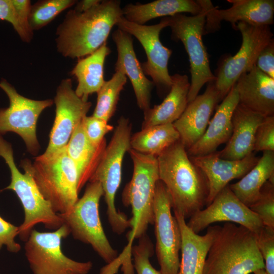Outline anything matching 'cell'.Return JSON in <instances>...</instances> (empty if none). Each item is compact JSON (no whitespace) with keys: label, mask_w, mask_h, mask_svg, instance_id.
Listing matches in <instances>:
<instances>
[{"label":"cell","mask_w":274,"mask_h":274,"mask_svg":"<svg viewBox=\"0 0 274 274\" xmlns=\"http://www.w3.org/2000/svg\"><path fill=\"white\" fill-rule=\"evenodd\" d=\"M122 16L119 0L101 1L83 12L70 10L56 29L58 52L72 59L92 54L106 43L112 28Z\"/></svg>","instance_id":"6da1fadb"},{"label":"cell","mask_w":274,"mask_h":274,"mask_svg":"<svg viewBox=\"0 0 274 274\" xmlns=\"http://www.w3.org/2000/svg\"><path fill=\"white\" fill-rule=\"evenodd\" d=\"M159 180L170 197L174 212L189 218L206 206L209 184L202 171L178 141L157 157Z\"/></svg>","instance_id":"7a4b0ae2"},{"label":"cell","mask_w":274,"mask_h":274,"mask_svg":"<svg viewBox=\"0 0 274 274\" xmlns=\"http://www.w3.org/2000/svg\"><path fill=\"white\" fill-rule=\"evenodd\" d=\"M133 163V174L122 193V201L130 206L132 216L131 230L127 236L128 243L117 260L124 265L131 262V250L134 239L146 234L148 225L154 223V199L159 180L157 157L144 154L130 148L128 151Z\"/></svg>","instance_id":"3957f363"},{"label":"cell","mask_w":274,"mask_h":274,"mask_svg":"<svg viewBox=\"0 0 274 274\" xmlns=\"http://www.w3.org/2000/svg\"><path fill=\"white\" fill-rule=\"evenodd\" d=\"M264 269L255 234L241 225L220 226L209 249L203 274H250Z\"/></svg>","instance_id":"277c9868"},{"label":"cell","mask_w":274,"mask_h":274,"mask_svg":"<svg viewBox=\"0 0 274 274\" xmlns=\"http://www.w3.org/2000/svg\"><path fill=\"white\" fill-rule=\"evenodd\" d=\"M21 164L30 172L39 190L55 212L62 214L71 210L79 199V178L76 168L66 147L50 154L43 153L27 159Z\"/></svg>","instance_id":"5b68a950"},{"label":"cell","mask_w":274,"mask_h":274,"mask_svg":"<svg viewBox=\"0 0 274 274\" xmlns=\"http://www.w3.org/2000/svg\"><path fill=\"white\" fill-rule=\"evenodd\" d=\"M0 157H2L11 173V182L3 190L13 191L19 199L24 212V219L18 226V236L25 242L38 224L45 228L56 230L61 226L63 221L59 213L55 212L51 203L46 200L36 185L30 172L23 165L22 174L15 164L11 144L0 135Z\"/></svg>","instance_id":"8992f818"},{"label":"cell","mask_w":274,"mask_h":274,"mask_svg":"<svg viewBox=\"0 0 274 274\" xmlns=\"http://www.w3.org/2000/svg\"><path fill=\"white\" fill-rule=\"evenodd\" d=\"M131 123L129 119L120 117L101 160L89 181L101 184L107 206L109 223L113 231L118 234L130 227V219L117 210L115 198L121 182L123 160L126 152L131 148Z\"/></svg>","instance_id":"52a82bcc"},{"label":"cell","mask_w":274,"mask_h":274,"mask_svg":"<svg viewBox=\"0 0 274 274\" xmlns=\"http://www.w3.org/2000/svg\"><path fill=\"white\" fill-rule=\"evenodd\" d=\"M89 182L83 195L72 208L59 214L75 239L90 245L109 264L118 255L106 236L99 217V204L103 191L99 182Z\"/></svg>","instance_id":"ba28073f"},{"label":"cell","mask_w":274,"mask_h":274,"mask_svg":"<svg viewBox=\"0 0 274 274\" xmlns=\"http://www.w3.org/2000/svg\"><path fill=\"white\" fill-rule=\"evenodd\" d=\"M198 2L202 8L199 14L189 16L181 13L168 17L172 38L183 43L189 56L191 82L188 94V103L198 95L205 84L216 80L215 75L211 70L208 53L202 39L207 11L201 0Z\"/></svg>","instance_id":"9c48e42d"},{"label":"cell","mask_w":274,"mask_h":274,"mask_svg":"<svg viewBox=\"0 0 274 274\" xmlns=\"http://www.w3.org/2000/svg\"><path fill=\"white\" fill-rule=\"evenodd\" d=\"M70 234L63 224L51 232L33 229L25 241V255L33 274H88L91 261L79 262L64 255L61 248L62 239Z\"/></svg>","instance_id":"30bf717a"},{"label":"cell","mask_w":274,"mask_h":274,"mask_svg":"<svg viewBox=\"0 0 274 274\" xmlns=\"http://www.w3.org/2000/svg\"><path fill=\"white\" fill-rule=\"evenodd\" d=\"M0 88L9 100L8 107L0 108V135L8 132L17 133L24 142L28 151L36 155L40 148L36 134L37 121L41 113L53 105V100L25 97L5 79L0 81Z\"/></svg>","instance_id":"8fae6325"},{"label":"cell","mask_w":274,"mask_h":274,"mask_svg":"<svg viewBox=\"0 0 274 274\" xmlns=\"http://www.w3.org/2000/svg\"><path fill=\"white\" fill-rule=\"evenodd\" d=\"M236 30L241 32L242 43L238 51L220 65L214 81L220 100L227 95L238 78L250 71L262 49L273 39L268 25H254L238 22Z\"/></svg>","instance_id":"7c38bea8"},{"label":"cell","mask_w":274,"mask_h":274,"mask_svg":"<svg viewBox=\"0 0 274 274\" xmlns=\"http://www.w3.org/2000/svg\"><path fill=\"white\" fill-rule=\"evenodd\" d=\"M156 253L161 274H178L182 239L177 220L172 214L169 194L164 184L157 182L154 199Z\"/></svg>","instance_id":"4fadbf2b"},{"label":"cell","mask_w":274,"mask_h":274,"mask_svg":"<svg viewBox=\"0 0 274 274\" xmlns=\"http://www.w3.org/2000/svg\"><path fill=\"white\" fill-rule=\"evenodd\" d=\"M168 17H163L154 25H139L127 20L123 16L117 21L118 28L134 37L140 43L147 56V61L141 66L145 75L150 76L159 92L170 90L172 80L168 73V63L172 50L163 46L159 35L168 27Z\"/></svg>","instance_id":"5bb4252c"},{"label":"cell","mask_w":274,"mask_h":274,"mask_svg":"<svg viewBox=\"0 0 274 274\" xmlns=\"http://www.w3.org/2000/svg\"><path fill=\"white\" fill-rule=\"evenodd\" d=\"M231 222L245 227L255 234L263 225L259 217L233 193L229 185L224 188L207 208L189 218L186 223L194 232H199L214 223Z\"/></svg>","instance_id":"9a60e30c"},{"label":"cell","mask_w":274,"mask_h":274,"mask_svg":"<svg viewBox=\"0 0 274 274\" xmlns=\"http://www.w3.org/2000/svg\"><path fill=\"white\" fill-rule=\"evenodd\" d=\"M54 102L55 117L44 154H48L66 146L77 125L87 116L92 104L78 97L72 80L63 79L56 90Z\"/></svg>","instance_id":"2e32d148"},{"label":"cell","mask_w":274,"mask_h":274,"mask_svg":"<svg viewBox=\"0 0 274 274\" xmlns=\"http://www.w3.org/2000/svg\"><path fill=\"white\" fill-rule=\"evenodd\" d=\"M207 13L204 34L219 29L222 20L227 21L236 30L238 22L254 25H268L273 23V0H227L229 8L218 10L210 1L201 0Z\"/></svg>","instance_id":"e0dca14e"},{"label":"cell","mask_w":274,"mask_h":274,"mask_svg":"<svg viewBox=\"0 0 274 274\" xmlns=\"http://www.w3.org/2000/svg\"><path fill=\"white\" fill-rule=\"evenodd\" d=\"M190 158L207 179L209 194L207 206L230 181L244 177L256 164L259 158L252 153L239 160L224 159L219 156L217 151Z\"/></svg>","instance_id":"ac0fdd59"},{"label":"cell","mask_w":274,"mask_h":274,"mask_svg":"<svg viewBox=\"0 0 274 274\" xmlns=\"http://www.w3.org/2000/svg\"><path fill=\"white\" fill-rule=\"evenodd\" d=\"M112 38L117 51L115 71L123 73L129 78L137 105L145 111L150 108L151 91L154 84L147 78L136 57L132 36L117 28L113 31Z\"/></svg>","instance_id":"d6986e66"},{"label":"cell","mask_w":274,"mask_h":274,"mask_svg":"<svg viewBox=\"0 0 274 274\" xmlns=\"http://www.w3.org/2000/svg\"><path fill=\"white\" fill-rule=\"evenodd\" d=\"M219 101L214 81L210 82L204 93L188 103L183 114L173 123L186 150L204 134L211 115Z\"/></svg>","instance_id":"ffe728a7"},{"label":"cell","mask_w":274,"mask_h":274,"mask_svg":"<svg viewBox=\"0 0 274 274\" xmlns=\"http://www.w3.org/2000/svg\"><path fill=\"white\" fill-rule=\"evenodd\" d=\"M238 104V95L234 84L218 107L204 134L187 150L189 156L195 157L213 153L220 145L227 143L232 132V114Z\"/></svg>","instance_id":"44dd1931"},{"label":"cell","mask_w":274,"mask_h":274,"mask_svg":"<svg viewBox=\"0 0 274 274\" xmlns=\"http://www.w3.org/2000/svg\"><path fill=\"white\" fill-rule=\"evenodd\" d=\"M239 104L264 116H274V79L256 65L235 84Z\"/></svg>","instance_id":"7402d4cb"},{"label":"cell","mask_w":274,"mask_h":274,"mask_svg":"<svg viewBox=\"0 0 274 274\" xmlns=\"http://www.w3.org/2000/svg\"><path fill=\"white\" fill-rule=\"evenodd\" d=\"M265 117L238 104L232 116L231 135L224 149L217 151L219 156L235 160L253 153L257 128Z\"/></svg>","instance_id":"603a6c76"},{"label":"cell","mask_w":274,"mask_h":274,"mask_svg":"<svg viewBox=\"0 0 274 274\" xmlns=\"http://www.w3.org/2000/svg\"><path fill=\"white\" fill-rule=\"evenodd\" d=\"M174 216L182 239L181 259L178 274H203L208 251L220 226H209L206 234L200 235L188 227L186 219L181 215L174 212Z\"/></svg>","instance_id":"cb8c5ba5"},{"label":"cell","mask_w":274,"mask_h":274,"mask_svg":"<svg viewBox=\"0 0 274 274\" xmlns=\"http://www.w3.org/2000/svg\"><path fill=\"white\" fill-rule=\"evenodd\" d=\"M172 84L168 94L159 105L144 111L142 129L166 124H173L188 105L190 82L186 75L171 76Z\"/></svg>","instance_id":"d4e9b609"},{"label":"cell","mask_w":274,"mask_h":274,"mask_svg":"<svg viewBox=\"0 0 274 274\" xmlns=\"http://www.w3.org/2000/svg\"><path fill=\"white\" fill-rule=\"evenodd\" d=\"M107 145L106 140L99 145H93L85 133L82 121L74 130L66 148L76 168L81 190L95 172Z\"/></svg>","instance_id":"484cf974"},{"label":"cell","mask_w":274,"mask_h":274,"mask_svg":"<svg viewBox=\"0 0 274 274\" xmlns=\"http://www.w3.org/2000/svg\"><path fill=\"white\" fill-rule=\"evenodd\" d=\"M202 10L198 0H156L144 4L130 3L122 8L123 17L139 25H145L153 19L178 14L189 13L195 15Z\"/></svg>","instance_id":"4316f807"},{"label":"cell","mask_w":274,"mask_h":274,"mask_svg":"<svg viewBox=\"0 0 274 274\" xmlns=\"http://www.w3.org/2000/svg\"><path fill=\"white\" fill-rule=\"evenodd\" d=\"M111 52L106 43L92 54L78 59L71 74L77 79V95L84 101L88 96L97 93L104 84L105 60Z\"/></svg>","instance_id":"83f0119b"},{"label":"cell","mask_w":274,"mask_h":274,"mask_svg":"<svg viewBox=\"0 0 274 274\" xmlns=\"http://www.w3.org/2000/svg\"><path fill=\"white\" fill-rule=\"evenodd\" d=\"M272 178H274V151H265L256 164L238 182L229 187L249 208L258 199L265 183Z\"/></svg>","instance_id":"f1b7e54d"},{"label":"cell","mask_w":274,"mask_h":274,"mask_svg":"<svg viewBox=\"0 0 274 274\" xmlns=\"http://www.w3.org/2000/svg\"><path fill=\"white\" fill-rule=\"evenodd\" d=\"M180 140L173 124L158 125L135 132L130 139L131 148L138 152L155 157Z\"/></svg>","instance_id":"f546056e"},{"label":"cell","mask_w":274,"mask_h":274,"mask_svg":"<svg viewBox=\"0 0 274 274\" xmlns=\"http://www.w3.org/2000/svg\"><path fill=\"white\" fill-rule=\"evenodd\" d=\"M127 82V77L115 72L112 78L105 81L97 91L96 105L92 116L109 122L117 109L120 94Z\"/></svg>","instance_id":"4dcf8cb0"},{"label":"cell","mask_w":274,"mask_h":274,"mask_svg":"<svg viewBox=\"0 0 274 274\" xmlns=\"http://www.w3.org/2000/svg\"><path fill=\"white\" fill-rule=\"evenodd\" d=\"M31 6L29 0H0V20L11 23L25 43H29L33 37L28 22Z\"/></svg>","instance_id":"1f68e13d"},{"label":"cell","mask_w":274,"mask_h":274,"mask_svg":"<svg viewBox=\"0 0 274 274\" xmlns=\"http://www.w3.org/2000/svg\"><path fill=\"white\" fill-rule=\"evenodd\" d=\"M76 0H42L31 6L29 25L33 31L44 27L64 10L72 7Z\"/></svg>","instance_id":"d6a6232c"},{"label":"cell","mask_w":274,"mask_h":274,"mask_svg":"<svg viewBox=\"0 0 274 274\" xmlns=\"http://www.w3.org/2000/svg\"><path fill=\"white\" fill-rule=\"evenodd\" d=\"M249 208L264 226L274 229V180H269L265 183L258 199Z\"/></svg>","instance_id":"836d02e7"},{"label":"cell","mask_w":274,"mask_h":274,"mask_svg":"<svg viewBox=\"0 0 274 274\" xmlns=\"http://www.w3.org/2000/svg\"><path fill=\"white\" fill-rule=\"evenodd\" d=\"M153 253V245L146 234L139 238L138 245L132 247L131 254L137 274H161L150 262Z\"/></svg>","instance_id":"e575fe53"},{"label":"cell","mask_w":274,"mask_h":274,"mask_svg":"<svg viewBox=\"0 0 274 274\" xmlns=\"http://www.w3.org/2000/svg\"><path fill=\"white\" fill-rule=\"evenodd\" d=\"M255 235L266 274H274V229L264 226Z\"/></svg>","instance_id":"d590c367"},{"label":"cell","mask_w":274,"mask_h":274,"mask_svg":"<svg viewBox=\"0 0 274 274\" xmlns=\"http://www.w3.org/2000/svg\"><path fill=\"white\" fill-rule=\"evenodd\" d=\"M82 123L87 138L95 146L106 140V134L114 129L113 126L108 122L93 116H86L82 120Z\"/></svg>","instance_id":"8d00e7d4"},{"label":"cell","mask_w":274,"mask_h":274,"mask_svg":"<svg viewBox=\"0 0 274 274\" xmlns=\"http://www.w3.org/2000/svg\"><path fill=\"white\" fill-rule=\"evenodd\" d=\"M254 151H274V116L265 117L257 127Z\"/></svg>","instance_id":"74e56055"},{"label":"cell","mask_w":274,"mask_h":274,"mask_svg":"<svg viewBox=\"0 0 274 274\" xmlns=\"http://www.w3.org/2000/svg\"><path fill=\"white\" fill-rule=\"evenodd\" d=\"M18 234V226L5 220L0 216V250L5 246L12 253H18L21 246L15 241Z\"/></svg>","instance_id":"f35d334b"},{"label":"cell","mask_w":274,"mask_h":274,"mask_svg":"<svg viewBox=\"0 0 274 274\" xmlns=\"http://www.w3.org/2000/svg\"><path fill=\"white\" fill-rule=\"evenodd\" d=\"M256 65L263 73L274 79V39L262 49L259 53Z\"/></svg>","instance_id":"ab89813d"},{"label":"cell","mask_w":274,"mask_h":274,"mask_svg":"<svg viewBox=\"0 0 274 274\" xmlns=\"http://www.w3.org/2000/svg\"><path fill=\"white\" fill-rule=\"evenodd\" d=\"M101 1L100 0L80 1L76 3V6L74 9L79 12H83L99 4Z\"/></svg>","instance_id":"60d3db41"},{"label":"cell","mask_w":274,"mask_h":274,"mask_svg":"<svg viewBox=\"0 0 274 274\" xmlns=\"http://www.w3.org/2000/svg\"><path fill=\"white\" fill-rule=\"evenodd\" d=\"M253 274H266V273L264 269H261L254 271Z\"/></svg>","instance_id":"b9f144b4"}]
</instances>
